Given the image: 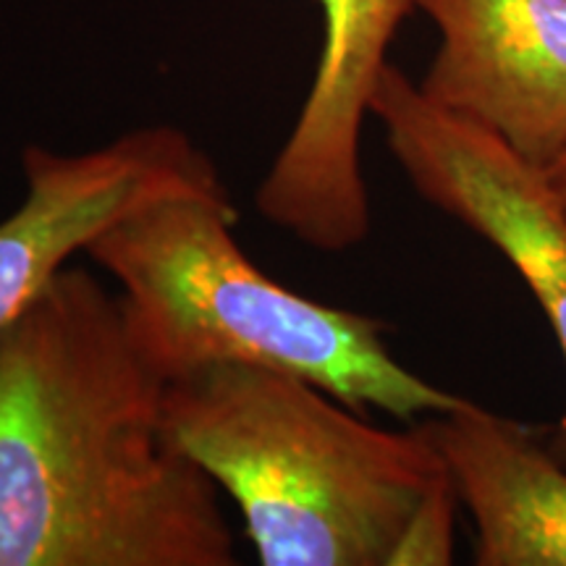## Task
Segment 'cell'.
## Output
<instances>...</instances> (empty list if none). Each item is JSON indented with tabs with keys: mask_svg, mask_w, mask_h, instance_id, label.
<instances>
[{
	"mask_svg": "<svg viewBox=\"0 0 566 566\" xmlns=\"http://www.w3.org/2000/svg\"><path fill=\"white\" fill-rule=\"evenodd\" d=\"M546 176H548L551 189H554L558 202H562V208L566 210V150L546 168Z\"/></svg>",
	"mask_w": 566,
	"mask_h": 566,
	"instance_id": "cell-9",
	"label": "cell"
},
{
	"mask_svg": "<svg viewBox=\"0 0 566 566\" xmlns=\"http://www.w3.org/2000/svg\"><path fill=\"white\" fill-rule=\"evenodd\" d=\"M441 42L420 90L546 168L566 150V0H415Z\"/></svg>",
	"mask_w": 566,
	"mask_h": 566,
	"instance_id": "cell-7",
	"label": "cell"
},
{
	"mask_svg": "<svg viewBox=\"0 0 566 566\" xmlns=\"http://www.w3.org/2000/svg\"><path fill=\"white\" fill-rule=\"evenodd\" d=\"M323 48L315 80L268 168L254 205L268 223L321 252H344L370 233L363 124L386 53L415 0H317Z\"/></svg>",
	"mask_w": 566,
	"mask_h": 566,
	"instance_id": "cell-5",
	"label": "cell"
},
{
	"mask_svg": "<svg viewBox=\"0 0 566 566\" xmlns=\"http://www.w3.org/2000/svg\"><path fill=\"white\" fill-rule=\"evenodd\" d=\"M233 223L226 184L176 189L129 210L84 250L122 286L132 334L168 380L239 363L296 375L363 415L412 420L467 405L388 352L386 323L310 300L260 271Z\"/></svg>",
	"mask_w": 566,
	"mask_h": 566,
	"instance_id": "cell-3",
	"label": "cell"
},
{
	"mask_svg": "<svg viewBox=\"0 0 566 566\" xmlns=\"http://www.w3.org/2000/svg\"><path fill=\"white\" fill-rule=\"evenodd\" d=\"M370 113L407 179L430 205L491 242L541 302L566 363V210L543 168L422 95L386 63ZM548 449L566 464V409Z\"/></svg>",
	"mask_w": 566,
	"mask_h": 566,
	"instance_id": "cell-4",
	"label": "cell"
},
{
	"mask_svg": "<svg viewBox=\"0 0 566 566\" xmlns=\"http://www.w3.org/2000/svg\"><path fill=\"white\" fill-rule=\"evenodd\" d=\"M422 428L475 522V564L566 566V464L533 430L472 401Z\"/></svg>",
	"mask_w": 566,
	"mask_h": 566,
	"instance_id": "cell-8",
	"label": "cell"
},
{
	"mask_svg": "<svg viewBox=\"0 0 566 566\" xmlns=\"http://www.w3.org/2000/svg\"><path fill=\"white\" fill-rule=\"evenodd\" d=\"M166 394L122 294L61 268L0 336V566L237 564Z\"/></svg>",
	"mask_w": 566,
	"mask_h": 566,
	"instance_id": "cell-1",
	"label": "cell"
},
{
	"mask_svg": "<svg viewBox=\"0 0 566 566\" xmlns=\"http://www.w3.org/2000/svg\"><path fill=\"white\" fill-rule=\"evenodd\" d=\"M166 424L244 516L263 566H405L457 512L428 430H384L315 384L212 363L168 380Z\"/></svg>",
	"mask_w": 566,
	"mask_h": 566,
	"instance_id": "cell-2",
	"label": "cell"
},
{
	"mask_svg": "<svg viewBox=\"0 0 566 566\" xmlns=\"http://www.w3.org/2000/svg\"><path fill=\"white\" fill-rule=\"evenodd\" d=\"M27 195L0 223V336L97 233L155 197L223 184L216 163L174 126L122 134L87 153L24 150Z\"/></svg>",
	"mask_w": 566,
	"mask_h": 566,
	"instance_id": "cell-6",
	"label": "cell"
}]
</instances>
